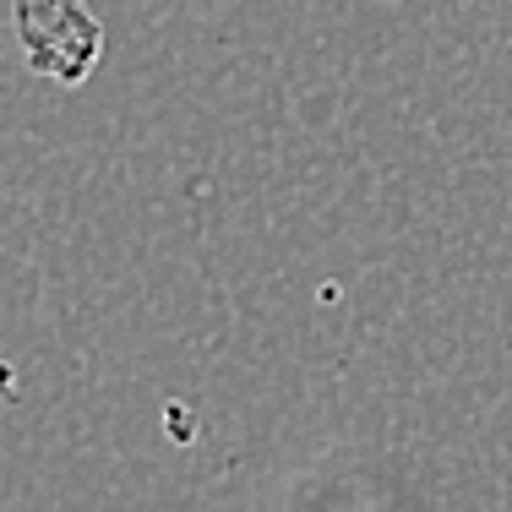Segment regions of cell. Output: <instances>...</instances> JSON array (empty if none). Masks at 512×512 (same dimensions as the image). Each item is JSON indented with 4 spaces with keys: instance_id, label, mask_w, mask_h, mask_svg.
<instances>
[{
    "instance_id": "6da1fadb",
    "label": "cell",
    "mask_w": 512,
    "mask_h": 512,
    "mask_svg": "<svg viewBox=\"0 0 512 512\" xmlns=\"http://www.w3.org/2000/svg\"><path fill=\"white\" fill-rule=\"evenodd\" d=\"M11 28H17V44L28 55V66L39 77L60 82V88L88 82L104 55V28L88 0H17Z\"/></svg>"
}]
</instances>
